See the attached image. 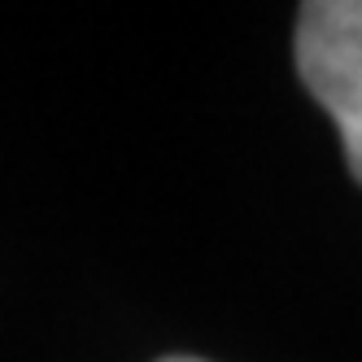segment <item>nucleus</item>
I'll return each mask as SVG.
<instances>
[{
    "label": "nucleus",
    "mask_w": 362,
    "mask_h": 362,
    "mask_svg": "<svg viewBox=\"0 0 362 362\" xmlns=\"http://www.w3.org/2000/svg\"><path fill=\"white\" fill-rule=\"evenodd\" d=\"M297 74L336 118L345 166L362 184V0H310L297 13Z\"/></svg>",
    "instance_id": "obj_1"
},
{
    "label": "nucleus",
    "mask_w": 362,
    "mask_h": 362,
    "mask_svg": "<svg viewBox=\"0 0 362 362\" xmlns=\"http://www.w3.org/2000/svg\"><path fill=\"white\" fill-rule=\"evenodd\" d=\"M162 362H201V358H162Z\"/></svg>",
    "instance_id": "obj_2"
}]
</instances>
